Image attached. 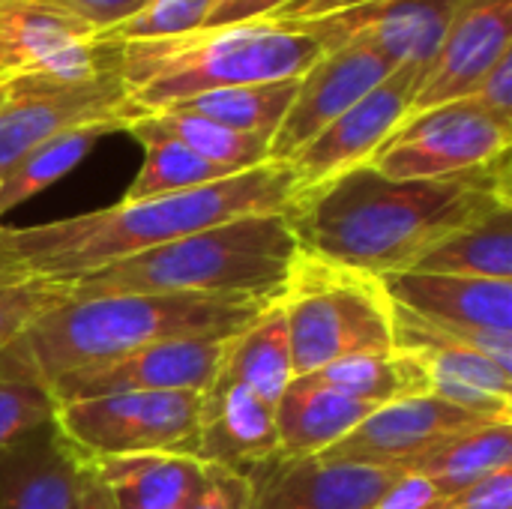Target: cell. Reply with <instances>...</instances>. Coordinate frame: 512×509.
Segmentation results:
<instances>
[{
  "instance_id": "cell-1",
  "label": "cell",
  "mask_w": 512,
  "mask_h": 509,
  "mask_svg": "<svg viewBox=\"0 0 512 509\" xmlns=\"http://www.w3.org/2000/svg\"><path fill=\"white\" fill-rule=\"evenodd\" d=\"M510 207V156L429 180H393L366 162L300 189L285 219L300 252L387 276L411 270L450 234Z\"/></svg>"
},
{
  "instance_id": "cell-2",
  "label": "cell",
  "mask_w": 512,
  "mask_h": 509,
  "mask_svg": "<svg viewBox=\"0 0 512 509\" xmlns=\"http://www.w3.org/2000/svg\"><path fill=\"white\" fill-rule=\"evenodd\" d=\"M297 192V177L285 162H264L186 192L117 201L93 213L42 225H0V282L39 279L69 285L99 267L204 228L243 216L285 213Z\"/></svg>"
},
{
  "instance_id": "cell-3",
  "label": "cell",
  "mask_w": 512,
  "mask_h": 509,
  "mask_svg": "<svg viewBox=\"0 0 512 509\" xmlns=\"http://www.w3.org/2000/svg\"><path fill=\"white\" fill-rule=\"evenodd\" d=\"M267 306L273 303L246 297L69 294L0 354V366L48 387L57 375L108 363L147 345L237 336Z\"/></svg>"
},
{
  "instance_id": "cell-4",
  "label": "cell",
  "mask_w": 512,
  "mask_h": 509,
  "mask_svg": "<svg viewBox=\"0 0 512 509\" xmlns=\"http://www.w3.org/2000/svg\"><path fill=\"white\" fill-rule=\"evenodd\" d=\"M300 246L285 213L243 216L183 240L129 255L69 282L90 294H195L276 303L285 297Z\"/></svg>"
},
{
  "instance_id": "cell-5",
  "label": "cell",
  "mask_w": 512,
  "mask_h": 509,
  "mask_svg": "<svg viewBox=\"0 0 512 509\" xmlns=\"http://www.w3.org/2000/svg\"><path fill=\"white\" fill-rule=\"evenodd\" d=\"M96 51L99 63L129 84L135 105L147 114L222 87L300 78L324 54L309 36L267 18Z\"/></svg>"
},
{
  "instance_id": "cell-6",
  "label": "cell",
  "mask_w": 512,
  "mask_h": 509,
  "mask_svg": "<svg viewBox=\"0 0 512 509\" xmlns=\"http://www.w3.org/2000/svg\"><path fill=\"white\" fill-rule=\"evenodd\" d=\"M279 303L288 324L294 378L345 357L396 351L393 303L378 276L300 252Z\"/></svg>"
},
{
  "instance_id": "cell-7",
  "label": "cell",
  "mask_w": 512,
  "mask_h": 509,
  "mask_svg": "<svg viewBox=\"0 0 512 509\" xmlns=\"http://www.w3.org/2000/svg\"><path fill=\"white\" fill-rule=\"evenodd\" d=\"M144 114L129 84L105 66L90 78H6L0 84V180L36 144L66 129L114 123L126 132Z\"/></svg>"
},
{
  "instance_id": "cell-8",
  "label": "cell",
  "mask_w": 512,
  "mask_h": 509,
  "mask_svg": "<svg viewBox=\"0 0 512 509\" xmlns=\"http://www.w3.org/2000/svg\"><path fill=\"white\" fill-rule=\"evenodd\" d=\"M204 393H114L60 402L54 432L81 456L183 453L195 456Z\"/></svg>"
},
{
  "instance_id": "cell-9",
  "label": "cell",
  "mask_w": 512,
  "mask_h": 509,
  "mask_svg": "<svg viewBox=\"0 0 512 509\" xmlns=\"http://www.w3.org/2000/svg\"><path fill=\"white\" fill-rule=\"evenodd\" d=\"M512 123L492 117L471 96L405 117L369 165L393 180L465 174L510 156Z\"/></svg>"
},
{
  "instance_id": "cell-10",
  "label": "cell",
  "mask_w": 512,
  "mask_h": 509,
  "mask_svg": "<svg viewBox=\"0 0 512 509\" xmlns=\"http://www.w3.org/2000/svg\"><path fill=\"white\" fill-rule=\"evenodd\" d=\"M462 3L465 0H372L321 18L288 21L282 27L309 36L321 45V51H333L339 45H369L396 66L414 63L426 69Z\"/></svg>"
},
{
  "instance_id": "cell-11",
  "label": "cell",
  "mask_w": 512,
  "mask_h": 509,
  "mask_svg": "<svg viewBox=\"0 0 512 509\" xmlns=\"http://www.w3.org/2000/svg\"><path fill=\"white\" fill-rule=\"evenodd\" d=\"M228 339H174L147 345L117 360L57 375L48 384V393L54 405L114 393H204L222 366Z\"/></svg>"
},
{
  "instance_id": "cell-12",
  "label": "cell",
  "mask_w": 512,
  "mask_h": 509,
  "mask_svg": "<svg viewBox=\"0 0 512 509\" xmlns=\"http://www.w3.org/2000/svg\"><path fill=\"white\" fill-rule=\"evenodd\" d=\"M420 75L423 66L402 63L372 93H366L357 105H351L330 126H324L312 141H306L291 159H285V165L297 177V186L309 189L357 165H366L405 120Z\"/></svg>"
},
{
  "instance_id": "cell-13",
  "label": "cell",
  "mask_w": 512,
  "mask_h": 509,
  "mask_svg": "<svg viewBox=\"0 0 512 509\" xmlns=\"http://www.w3.org/2000/svg\"><path fill=\"white\" fill-rule=\"evenodd\" d=\"M399 471L276 453L243 474V509H372Z\"/></svg>"
},
{
  "instance_id": "cell-14",
  "label": "cell",
  "mask_w": 512,
  "mask_h": 509,
  "mask_svg": "<svg viewBox=\"0 0 512 509\" xmlns=\"http://www.w3.org/2000/svg\"><path fill=\"white\" fill-rule=\"evenodd\" d=\"M399 66L369 45H339L324 51L300 78L294 102L270 138V162L291 159L339 114L372 93Z\"/></svg>"
},
{
  "instance_id": "cell-15",
  "label": "cell",
  "mask_w": 512,
  "mask_h": 509,
  "mask_svg": "<svg viewBox=\"0 0 512 509\" xmlns=\"http://www.w3.org/2000/svg\"><path fill=\"white\" fill-rule=\"evenodd\" d=\"M507 51H512V0H465L423 69L405 117L474 96Z\"/></svg>"
},
{
  "instance_id": "cell-16",
  "label": "cell",
  "mask_w": 512,
  "mask_h": 509,
  "mask_svg": "<svg viewBox=\"0 0 512 509\" xmlns=\"http://www.w3.org/2000/svg\"><path fill=\"white\" fill-rule=\"evenodd\" d=\"M480 423L492 420L462 411L432 393L405 396L375 408L354 432H348L321 456L333 462H357L375 468H408L441 441Z\"/></svg>"
},
{
  "instance_id": "cell-17",
  "label": "cell",
  "mask_w": 512,
  "mask_h": 509,
  "mask_svg": "<svg viewBox=\"0 0 512 509\" xmlns=\"http://www.w3.org/2000/svg\"><path fill=\"white\" fill-rule=\"evenodd\" d=\"M93 36L96 27L63 9L36 0L0 3V84L18 75H96L102 63Z\"/></svg>"
},
{
  "instance_id": "cell-18",
  "label": "cell",
  "mask_w": 512,
  "mask_h": 509,
  "mask_svg": "<svg viewBox=\"0 0 512 509\" xmlns=\"http://www.w3.org/2000/svg\"><path fill=\"white\" fill-rule=\"evenodd\" d=\"M276 453V408L237 384L213 378L201 396L195 459L210 468L246 474Z\"/></svg>"
},
{
  "instance_id": "cell-19",
  "label": "cell",
  "mask_w": 512,
  "mask_h": 509,
  "mask_svg": "<svg viewBox=\"0 0 512 509\" xmlns=\"http://www.w3.org/2000/svg\"><path fill=\"white\" fill-rule=\"evenodd\" d=\"M393 306L459 327L512 333V282L399 270L378 276Z\"/></svg>"
},
{
  "instance_id": "cell-20",
  "label": "cell",
  "mask_w": 512,
  "mask_h": 509,
  "mask_svg": "<svg viewBox=\"0 0 512 509\" xmlns=\"http://www.w3.org/2000/svg\"><path fill=\"white\" fill-rule=\"evenodd\" d=\"M84 456L54 426L0 456V509H78Z\"/></svg>"
},
{
  "instance_id": "cell-21",
  "label": "cell",
  "mask_w": 512,
  "mask_h": 509,
  "mask_svg": "<svg viewBox=\"0 0 512 509\" xmlns=\"http://www.w3.org/2000/svg\"><path fill=\"white\" fill-rule=\"evenodd\" d=\"M87 468L105 483L117 509L186 507L204 480V465L183 453H135L87 459Z\"/></svg>"
},
{
  "instance_id": "cell-22",
  "label": "cell",
  "mask_w": 512,
  "mask_h": 509,
  "mask_svg": "<svg viewBox=\"0 0 512 509\" xmlns=\"http://www.w3.org/2000/svg\"><path fill=\"white\" fill-rule=\"evenodd\" d=\"M426 372V393L492 423H512V369L477 351H411Z\"/></svg>"
},
{
  "instance_id": "cell-23",
  "label": "cell",
  "mask_w": 512,
  "mask_h": 509,
  "mask_svg": "<svg viewBox=\"0 0 512 509\" xmlns=\"http://www.w3.org/2000/svg\"><path fill=\"white\" fill-rule=\"evenodd\" d=\"M216 378L237 384L276 408V402L294 381L291 342H288L282 303L267 306L249 327H243L237 336L228 339Z\"/></svg>"
},
{
  "instance_id": "cell-24",
  "label": "cell",
  "mask_w": 512,
  "mask_h": 509,
  "mask_svg": "<svg viewBox=\"0 0 512 509\" xmlns=\"http://www.w3.org/2000/svg\"><path fill=\"white\" fill-rule=\"evenodd\" d=\"M375 405L345 399L330 390L306 387L291 381L276 402V432L279 453L285 456H321L354 432Z\"/></svg>"
},
{
  "instance_id": "cell-25",
  "label": "cell",
  "mask_w": 512,
  "mask_h": 509,
  "mask_svg": "<svg viewBox=\"0 0 512 509\" xmlns=\"http://www.w3.org/2000/svg\"><path fill=\"white\" fill-rule=\"evenodd\" d=\"M306 387L330 390L354 402L366 405H387L405 396L426 393V372L411 351H390V354H357L336 360L324 369L294 378Z\"/></svg>"
},
{
  "instance_id": "cell-26",
  "label": "cell",
  "mask_w": 512,
  "mask_h": 509,
  "mask_svg": "<svg viewBox=\"0 0 512 509\" xmlns=\"http://www.w3.org/2000/svg\"><path fill=\"white\" fill-rule=\"evenodd\" d=\"M501 468H512V423L465 429L408 465V471L429 477L447 501Z\"/></svg>"
},
{
  "instance_id": "cell-27",
  "label": "cell",
  "mask_w": 512,
  "mask_h": 509,
  "mask_svg": "<svg viewBox=\"0 0 512 509\" xmlns=\"http://www.w3.org/2000/svg\"><path fill=\"white\" fill-rule=\"evenodd\" d=\"M126 132L144 147V162H141L135 180L129 183L123 201H144V198H156V195L186 192V189H198V186L234 177V171L201 159L186 144H180L177 138L162 132L147 114L138 117L135 123H129Z\"/></svg>"
},
{
  "instance_id": "cell-28",
  "label": "cell",
  "mask_w": 512,
  "mask_h": 509,
  "mask_svg": "<svg viewBox=\"0 0 512 509\" xmlns=\"http://www.w3.org/2000/svg\"><path fill=\"white\" fill-rule=\"evenodd\" d=\"M294 93H297V78H285V81L240 84V87L198 93V96L180 99L168 108L198 114V117L222 123L234 132H246V135H258V138L270 141L276 135V129L282 126V120L294 102Z\"/></svg>"
},
{
  "instance_id": "cell-29",
  "label": "cell",
  "mask_w": 512,
  "mask_h": 509,
  "mask_svg": "<svg viewBox=\"0 0 512 509\" xmlns=\"http://www.w3.org/2000/svg\"><path fill=\"white\" fill-rule=\"evenodd\" d=\"M411 270L512 282V207L450 234Z\"/></svg>"
},
{
  "instance_id": "cell-30",
  "label": "cell",
  "mask_w": 512,
  "mask_h": 509,
  "mask_svg": "<svg viewBox=\"0 0 512 509\" xmlns=\"http://www.w3.org/2000/svg\"><path fill=\"white\" fill-rule=\"evenodd\" d=\"M111 132H123L114 123H90V126H75L66 129L42 144H36L27 156H21V162L0 180V216H6L9 210L21 207L24 201H30L33 195H39L42 189L54 186L57 180H63L69 171H75L81 165V159H87V153Z\"/></svg>"
},
{
  "instance_id": "cell-31",
  "label": "cell",
  "mask_w": 512,
  "mask_h": 509,
  "mask_svg": "<svg viewBox=\"0 0 512 509\" xmlns=\"http://www.w3.org/2000/svg\"><path fill=\"white\" fill-rule=\"evenodd\" d=\"M147 117L162 132H168L171 138L186 144L192 153H198L201 159H207L213 165H222V168H228L234 174L270 162V141H264L258 135L234 132V129L222 126V123L207 120V117L186 114V111H171V108L150 111Z\"/></svg>"
},
{
  "instance_id": "cell-32",
  "label": "cell",
  "mask_w": 512,
  "mask_h": 509,
  "mask_svg": "<svg viewBox=\"0 0 512 509\" xmlns=\"http://www.w3.org/2000/svg\"><path fill=\"white\" fill-rule=\"evenodd\" d=\"M216 0H147L141 9L126 15L123 21L99 30L93 36L96 48L126 45V42H147V39H168L189 30H201Z\"/></svg>"
},
{
  "instance_id": "cell-33",
  "label": "cell",
  "mask_w": 512,
  "mask_h": 509,
  "mask_svg": "<svg viewBox=\"0 0 512 509\" xmlns=\"http://www.w3.org/2000/svg\"><path fill=\"white\" fill-rule=\"evenodd\" d=\"M54 408L45 384L0 366V456L48 429Z\"/></svg>"
},
{
  "instance_id": "cell-34",
  "label": "cell",
  "mask_w": 512,
  "mask_h": 509,
  "mask_svg": "<svg viewBox=\"0 0 512 509\" xmlns=\"http://www.w3.org/2000/svg\"><path fill=\"white\" fill-rule=\"evenodd\" d=\"M69 300L66 285L54 282H0V354L45 312Z\"/></svg>"
},
{
  "instance_id": "cell-35",
  "label": "cell",
  "mask_w": 512,
  "mask_h": 509,
  "mask_svg": "<svg viewBox=\"0 0 512 509\" xmlns=\"http://www.w3.org/2000/svg\"><path fill=\"white\" fill-rule=\"evenodd\" d=\"M441 504H447V498L435 489L429 477L402 468L372 509H435Z\"/></svg>"
},
{
  "instance_id": "cell-36",
  "label": "cell",
  "mask_w": 512,
  "mask_h": 509,
  "mask_svg": "<svg viewBox=\"0 0 512 509\" xmlns=\"http://www.w3.org/2000/svg\"><path fill=\"white\" fill-rule=\"evenodd\" d=\"M246 504V477L225 468L204 465V480L186 509H243Z\"/></svg>"
},
{
  "instance_id": "cell-37",
  "label": "cell",
  "mask_w": 512,
  "mask_h": 509,
  "mask_svg": "<svg viewBox=\"0 0 512 509\" xmlns=\"http://www.w3.org/2000/svg\"><path fill=\"white\" fill-rule=\"evenodd\" d=\"M471 99L480 108H486L492 117H498L504 123H512V51H507L489 69V75L477 84Z\"/></svg>"
},
{
  "instance_id": "cell-38",
  "label": "cell",
  "mask_w": 512,
  "mask_h": 509,
  "mask_svg": "<svg viewBox=\"0 0 512 509\" xmlns=\"http://www.w3.org/2000/svg\"><path fill=\"white\" fill-rule=\"evenodd\" d=\"M36 3H45V6H54V9H63L81 21H87L90 27L105 30L117 21H123L126 15H132L135 9H141L147 0H36Z\"/></svg>"
},
{
  "instance_id": "cell-39",
  "label": "cell",
  "mask_w": 512,
  "mask_h": 509,
  "mask_svg": "<svg viewBox=\"0 0 512 509\" xmlns=\"http://www.w3.org/2000/svg\"><path fill=\"white\" fill-rule=\"evenodd\" d=\"M453 509H512V468H501L450 501Z\"/></svg>"
},
{
  "instance_id": "cell-40",
  "label": "cell",
  "mask_w": 512,
  "mask_h": 509,
  "mask_svg": "<svg viewBox=\"0 0 512 509\" xmlns=\"http://www.w3.org/2000/svg\"><path fill=\"white\" fill-rule=\"evenodd\" d=\"M288 0H216L204 27H225V24H240V21H261L270 18L279 6Z\"/></svg>"
},
{
  "instance_id": "cell-41",
  "label": "cell",
  "mask_w": 512,
  "mask_h": 509,
  "mask_svg": "<svg viewBox=\"0 0 512 509\" xmlns=\"http://www.w3.org/2000/svg\"><path fill=\"white\" fill-rule=\"evenodd\" d=\"M363 3H372V0H288L267 21H279V24L306 21V18H321V15H330V12L354 9V6H363Z\"/></svg>"
},
{
  "instance_id": "cell-42",
  "label": "cell",
  "mask_w": 512,
  "mask_h": 509,
  "mask_svg": "<svg viewBox=\"0 0 512 509\" xmlns=\"http://www.w3.org/2000/svg\"><path fill=\"white\" fill-rule=\"evenodd\" d=\"M78 509H117L111 492L105 489V483L87 468L84 462V486H81V498H78Z\"/></svg>"
},
{
  "instance_id": "cell-43",
  "label": "cell",
  "mask_w": 512,
  "mask_h": 509,
  "mask_svg": "<svg viewBox=\"0 0 512 509\" xmlns=\"http://www.w3.org/2000/svg\"><path fill=\"white\" fill-rule=\"evenodd\" d=\"M435 509H453V507H450V501H447V504H441V507H435Z\"/></svg>"
},
{
  "instance_id": "cell-44",
  "label": "cell",
  "mask_w": 512,
  "mask_h": 509,
  "mask_svg": "<svg viewBox=\"0 0 512 509\" xmlns=\"http://www.w3.org/2000/svg\"><path fill=\"white\" fill-rule=\"evenodd\" d=\"M186 507H189V504H186ZM186 507H177V509H186Z\"/></svg>"
},
{
  "instance_id": "cell-45",
  "label": "cell",
  "mask_w": 512,
  "mask_h": 509,
  "mask_svg": "<svg viewBox=\"0 0 512 509\" xmlns=\"http://www.w3.org/2000/svg\"><path fill=\"white\" fill-rule=\"evenodd\" d=\"M0 3H6V0H0Z\"/></svg>"
}]
</instances>
